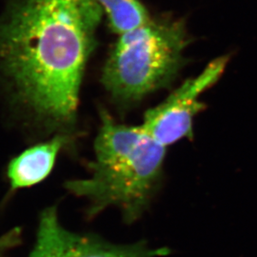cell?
<instances>
[{
  "label": "cell",
  "mask_w": 257,
  "mask_h": 257,
  "mask_svg": "<svg viewBox=\"0 0 257 257\" xmlns=\"http://www.w3.org/2000/svg\"><path fill=\"white\" fill-rule=\"evenodd\" d=\"M67 133L58 134L44 143L30 148L14 158L8 167L12 190L40 183L52 172L59 152L71 142Z\"/></svg>",
  "instance_id": "6"
},
{
  "label": "cell",
  "mask_w": 257,
  "mask_h": 257,
  "mask_svg": "<svg viewBox=\"0 0 257 257\" xmlns=\"http://www.w3.org/2000/svg\"><path fill=\"white\" fill-rule=\"evenodd\" d=\"M20 236L21 230L19 229H14L0 237V257H4V254L9 249L19 245L20 243Z\"/></svg>",
  "instance_id": "8"
},
{
  "label": "cell",
  "mask_w": 257,
  "mask_h": 257,
  "mask_svg": "<svg viewBox=\"0 0 257 257\" xmlns=\"http://www.w3.org/2000/svg\"><path fill=\"white\" fill-rule=\"evenodd\" d=\"M102 16L97 0H15L0 17V74L39 118L74 125Z\"/></svg>",
  "instance_id": "1"
},
{
  "label": "cell",
  "mask_w": 257,
  "mask_h": 257,
  "mask_svg": "<svg viewBox=\"0 0 257 257\" xmlns=\"http://www.w3.org/2000/svg\"><path fill=\"white\" fill-rule=\"evenodd\" d=\"M94 141L92 176L69 181L66 188L87 198L90 216L118 207L133 222L145 211L162 173L166 147L140 126L115 122L106 110Z\"/></svg>",
  "instance_id": "2"
},
{
  "label": "cell",
  "mask_w": 257,
  "mask_h": 257,
  "mask_svg": "<svg viewBox=\"0 0 257 257\" xmlns=\"http://www.w3.org/2000/svg\"><path fill=\"white\" fill-rule=\"evenodd\" d=\"M229 59L228 55L217 57L197 76L186 80L165 101L147 110L141 127L165 147L192 138L194 116L204 109L199 98L219 80Z\"/></svg>",
  "instance_id": "4"
},
{
  "label": "cell",
  "mask_w": 257,
  "mask_h": 257,
  "mask_svg": "<svg viewBox=\"0 0 257 257\" xmlns=\"http://www.w3.org/2000/svg\"><path fill=\"white\" fill-rule=\"evenodd\" d=\"M109 19L111 30L121 35L152 19L139 0H97Z\"/></svg>",
  "instance_id": "7"
},
{
  "label": "cell",
  "mask_w": 257,
  "mask_h": 257,
  "mask_svg": "<svg viewBox=\"0 0 257 257\" xmlns=\"http://www.w3.org/2000/svg\"><path fill=\"white\" fill-rule=\"evenodd\" d=\"M167 252L166 248H151L144 243L117 245L75 233L61 225L56 209L50 207L41 213L29 257H157Z\"/></svg>",
  "instance_id": "5"
},
{
  "label": "cell",
  "mask_w": 257,
  "mask_h": 257,
  "mask_svg": "<svg viewBox=\"0 0 257 257\" xmlns=\"http://www.w3.org/2000/svg\"><path fill=\"white\" fill-rule=\"evenodd\" d=\"M118 36L101 81L120 104L139 101L169 86L186 62L190 37L182 19H151Z\"/></svg>",
  "instance_id": "3"
}]
</instances>
